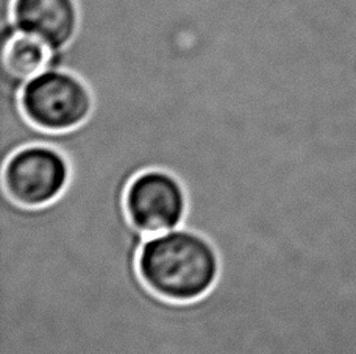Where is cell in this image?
Masks as SVG:
<instances>
[{"label":"cell","instance_id":"cell-1","mask_svg":"<svg viewBox=\"0 0 356 354\" xmlns=\"http://www.w3.org/2000/svg\"><path fill=\"white\" fill-rule=\"evenodd\" d=\"M138 271L155 295L168 301L189 303L205 296L218 283L220 258L207 236L180 226L144 240Z\"/></svg>","mask_w":356,"mask_h":354},{"label":"cell","instance_id":"cell-2","mask_svg":"<svg viewBox=\"0 0 356 354\" xmlns=\"http://www.w3.org/2000/svg\"><path fill=\"white\" fill-rule=\"evenodd\" d=\"M94 97L86 81L66 69L49 67L22 86L21 110L38 130L63 133L83 125Z\"/></svg>","mask_w":356,"mask_h":354},{"label":"cell","instance_id":"cell-3","mask_svg":"<svg viewBox=\"0 0 356 354\" xmlns=\"http://www.w3.org/2000/svg\"><path fill=\"white\" fill-rule=\"evenodd\" d=\"M2 192L25 208H41L58 200L71 183V162L61 150L30 144L2 161Z\"/></svg>","mask_w":356,"mask_h":354},{"label":"cell","instance_id":"cell-4","mask_svg":"<svg viewBox=\"0 0 356 354\" xmlns=\"http://www.w3.org/2000/svg\"><path fill=\"white\" fill-rule=\"evenodd\" d=\"M124 203L133 228L145 237L180 228L189 210L183 181L164 169L138 174L127 187Z\"/></svg>","mask_w":356,"mask_h":354},{"label":"cell","instance_id":"cell-5","mask_svg":"<svg viewBox=\"0 0 356 354\" xmlns=\"http://www.w3.org/2000/svg\"><path fill=\"white\" fill-rule=\"evenodd\" d=\"M13 21L16 30L40 40L60 52L79 33V10L75 0H15Z\"/></svg>","mask_w":356,"mask_h":354},{"label":"cell","instance_id":"cell-6","mask_svg":"<svg viewBox=\"0 0 356 354\" xmlns=\"http://www.w3.org/2000/svg\"><path fill=\"white\" fill-rule=\"evenodd\" d=\"M54 52L46 44L22 31H11L3 42L2 83L22 87L50 67Z\"/></svg>","mask_w":356,"mask_h":354}]
</instances>
